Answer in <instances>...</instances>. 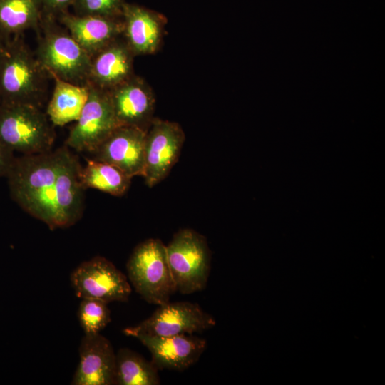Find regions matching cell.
I'll return each mask as SVG.
<instances>
[{
    "label": "cell",
    "mask_w": 385,
    "mask_h": 385,
    "mask_svg": "<svg viewBox=\"0 0 385 385\" xmlns=\"http://www.w3.org/2000/svg\"><path fill=\"white\" fill-rule=\"evenodd\" d=\"M78 158L67 145L14 158L6 175L12 200L51 230L67 228L82 217L84 191Z\"/></svg>",
    "instance_id": "1"
},
{
    "label": "cell",
    "mask_w": 385,
    "mask_h": 385,
    "mask_svg": "<svg viewBox=\"0 0 385 385\" xmlns=\"http://www.w3.org/2000/svg\"><path fill=\"white\" fill-rule=\"evenodd\" d=\"M3 41L0 48L1 104H29L42 108L51 76L23 36Z\"/></svg>",
    "instance_id": "2"
},
{
    "label": "cell",
    "mask_w": 385,
    "mask_h": 385,
    "mask_svg": "<svg viewBox=\"0 0 385 385\" xmlns=\"http://www.w3.org/2000/svg\"><path fill=\"white\" fill-rule=\"evenodd\" d=\"M34 53L51 78L87 86L91 56L57 19L41 15Z\"/></svg>",
    "instance_id": "3"
},
{
    "label": "cell",
    "mask_w": 385,
    "mask_h": 385,
    "mask_svg": "<svg viewBox=\"0 0 385 385\" xmlns=\"http://www.w3.org/2000/svg\"><path fill=\"white\" fill-rule=\"evenodd\" d=\"M53 126L39 107L1 105L0 141L14 153L33 155L51 150L56 138Z\"/></svg>",
    "instance_id": "4"
},
{
    "label": "cell",
    "mask_w": 385,
    "mask_h": 385,
    "mask_svg": "<svg viewBox=\"0 0 385 385\" xmlns=\"http://www.w3.org/2000/svg\"><path fill=\"white\" fill-rule=\"evenodd\" d=\"M126 269L136 292L150 304H163L176 292L166 246L160 239L149 238L139 243L130 255Z\"/></svg>",
    "instance_id": "5"
},
{
    "label": "cell",
    "mask_w": 385,
    "mask_h": 385,
    "mask_svg": "<svg viewBox=\"0 0 385 385\" xmlns=\"http://www.w3.org/2000/svg\"><path fill=\"white\" fill-rule=\"evenodd\" d=\"M165 246L176 292L188 294L204 289L211 263L206 237L192 229H180Z\"/></svg>",
    "instance_id": "6"
},
{
    "label": "cell",
    "mask_w": 385,
    "mask_h": 385,
    "mask_svg": "<svg viewBox=\"0 0 385 385\" xmlns=\"http://www.w3.org/2000/svg\"><path fill=\"white\" fill-rule=\"evenodd\" d=\"M216 321L197 303L168 302L158 307L140 324L126 327V336L145 334L153 337H170L178 334L201 333L213 327Z\"/></svg>",
    "instance_id": "7"
},
{
    "label": "cell",
    "mask_w": 385,
    "mask_h": 385,
    "mask_svg": "<svg viewBox=\"0 0 385 385\" xmlns=\"http://www.w3.org/2000/svg\"><path fill=\"white\" fill-rule=\"evenodd\" d=\"M70 279L78 298L98 299L107 304L127 302L132 291L128 277L101 256L81 262L71 272Z\"/></svg>",
    "instance_id": "8"
},
{
    "label": "cell",
    "mask_w": 385,
    "mask_h": 385,
    "mask_svg": "<svg viewBox=\"0 0 385 385\" xmlns=\"http://www.w3.org/2000/svg\"><path fill=\"white\" fill-rule=\"evenodd\" d=\"M88 97L65 145L78 152L92 153L119 126L108 92L87 85Z\"/></svg>",
    "instance_id": "9"
},
{
    "label": "cell",
    "mask_w": 385,
    "mask_h": 385,
    "mask_svg": "<svg viewBox=\"0 0 385 385\" xmlns=\"http://www.w3.org/2000/svg\"><path fill=\"white\" fill-rule=\"evenodd\" d=\"M185 136L179 123L154 118L145 142V184L153 188L165 179L178 162Z\"/></svg>",
    "instance_id": "10"
},
{
    "label": "cell",
    "mask_w": 385,
    "mask_h": 385,
    "mask_svg": "<svg viewBox=\"0 0 385 385\" xmlns=\"http://www.w3.org/2000/svg\"><path fill=\"white\" fill-rule=\"evenodd\" d=\"M146 132L119 125L91 153L92 158L115 166L131 178L143 177Z\"/></svg>",
    "instance_id": "11"
},
{
    "label": "cell",
    "mask_w": 385,
    "mask_h": 385,
    "mask_svg": "<svg viewBox=\"0 0 385 385\" xmlns=\"http://www.w3.org/2000/svg\"><path fill=\"white\" fill-rule=\"evenodd\" d=\"M108 92L118 125L148 130L154 118L155 98L143 78L134 74Z\"/></svg>",
    "instance_id": "12"
},
{
    "label": "cell",
    "mask_w": 385,
    "mask_h": 385,
    "mask_svg": "<svg viewBox=\"0 0 385 385\" xmlns=\"http://www.w3.org/2000/svg\"><path fill=\"white\" fill-rule=\"evenodd\" d=\"M133 337L148 349L151 361L158 370L183 371L198 361L207 346L205 339L193 334L170 337L136 334Z\"/></svg>",
    "instance_id": "13"
},
{
    "label": "cell",
    "mask_w": 385,
    "mask_h": 385,
    "mask_svg": "<svg viewBox=\"0 0 385 385\" xmlns=\"http://www.w3.org/2000/svg\"><path fill=\"white\" fill-rule=\"evenodd\" d=\"M79 363L72 385H115V353L110 341L100 333L83 337Z\"/></svg>",
    "instance_id": "14"
},
{
    "label": "cell",
    "mask_w": 385,
    "mask_h": 385,
    "mask_svg": "<svg viewBox=\"0 0 385 385\" xmlns=\"http://www.w3.org/2000/svg\"><path fill=\"white\" fill-rule=\"evenodd\" d=\"M122 36L134 56L155 53L162 42L166 19L143 6L125 3Z\"/></svg>",
    "instance_id": "15"
},
{
    "label": "cell",
    "mask_w": 385,
    "mask_h": 385,
    "mask_svg": "<svg viewBox=\"0 0 385 385\" xmlns=\"http://www.w3.org/2000/svg\"><path fill=\"white\" fill-rule=\"evenodd\" d=\"M134 57L123 36L118 37L91 56L88 84L107 91L120 85L135 74Z\"/></svg>",
    "instance_id": "16"
},
{
    "label": "cell",
    "mask_w": 385,
    "mask_h": 385,
    "mask_svg": "<svg viewBox=\"0 0 385 385\" xmlns=\"http://www.w3.org/2000/svg\"><path fill=\"white\" fill-rule=\"evenodd\" d=\"M57 20L90 56L122 36L123 29L122 17L78 16L67 11Z\"/></svg>",
    "instance_id": "17"
},
{
    "label": "cell",
    "mask_w": 385,
    "mask_h": 385,
    "mask_svg": "<svg viewBox=\"0 0 385 385\" xmlns=\"http://www.w3.org/2000/svg\"><path fill=\"white\" fill-rule=\"evenodd\" d=\"M52 78L54 87L46 113L54 126H63L78 118L88 97L89 89L88 86Z\"/></svg>",
    "instance_id": "18"
},
{
    "label": "cell",
    "mask_w": 385,
    "mask_h": 385,
    "mask_svg": "<svg viewBox=\"0 0 385 385\" xmlns=\"http://www.w3.org/2000/svg\"><path fill=\"white\" fill-rule=\"evenodd\" d=\"M41 19L40 0H0V37L3 41L36 31Z\"/></svg>",
    "instance_id": "19"
},
{
    "label": "cell",
    "mask_w": 385,
    "mask_h": 385,
    "mask_svg": "<svg viewBox=\"0 0 385 385\" xmlns=\"http://www.w3.org/2000/svg\"><path fill=\"white\" fill-rule=\"evenodd\" d=\"M80 178L86 189L93 188L118 197L127 192L131 183V178L115 166L94 159L87 160Z\"/></svg>",
    "instance_id": "20"
},
{
    "label": "cell",
    "mask_w": 385,
    "mask_h": 385,
    "mask_svg": "<svg viewBox=\"0 0 385 385\" xmlns=\"http://www.w3.org/2000/svg\"><path fill=\"white\" fill-rule=\"evenodd\" d=\"M158 369L151 361L128 349L120 348L115 354V384L158 385Z\"/></svg>",
    "instance_id": "21"
},
{
    "label": "cell",
    "mask_w": 385,
    "mask_h": 385,
    "mask_svg": "<svg viewBox=\"0 0 385 385\" xmlns=\"http://www.w3.org/2000/svg\"><path fill=\"white\" fill-rule=\"evenodd\" d=\"M108 304L98 299H81L77 316L86 335L99 334L111 321Z\"/></svg>",
    "instance_id": "22"
},
{
    "label": "cell",
    "mask_w": 385,
    "mask_h": 385,
    "mask_svg": "<svg viewBox=\"0 0 385 385\" xmlns=\"http://www.w3.org/2000/svg\"><path fill=\"white\" fill-rule=\"evenodd\" d=\"M125 0H75L72 7L78 16L121 18Z\"/></svg>",
    "instance_id": "23"
},
{
    "label": "cell",
    "mask_w": 385,
    "mask_h": 385,
    "mask_svg": "<svg viewBox=\"0 0 385 385\" xmlns=\"http://www.w3.org/2000/svg\"><path fill=\"white\" fill-rule=\"evenodd\" d=\"M75 0H40L41 15L57 17L72 6Z\"/></svg>",
    "instance_id": "24"
},
{
    "label": "cell",
    "mask_w": 385,
    "mask_h": 385,
    "mask_svg": "<svg viewBox=\"0 0 385 385\" xmlns=\"http://www.w3.org/2000/svg\"><path fill=\"white\" fill-rule=\"evenodd\" d=\"M14 153L0 141V178L6 177L14 160Z\"/></svg>",
    "instance_id": "25"
},
{
    "label": "cell",
    "mask_w": 385,
    "mask_h": 385,
    "mask_svg": "<svg viewBox=\"0 0 385 385\" xmlns=\"http://www.w3.org/2000/svg\"><path fill=\"white\" fill-rule=\"evenodd\" d=\"M3 43H4V41L0 37V48L2 46Z\"/></svg>",
    "instance_id": "26"
},
{
    "label": "cell",
    "mask_w": 385,
    "mask_h": 385,
    "mask_svg": "<svg viewBox=\"0 0 385 385\" xmlns=\"http://www.w3.org/2000/svg\"><path fill=\"white\" fill-rule=\"evenodd\" d=\"M1 98H0V107H1Z\"/></svg>",
    "instance_id": "27"
}]
</instances>
